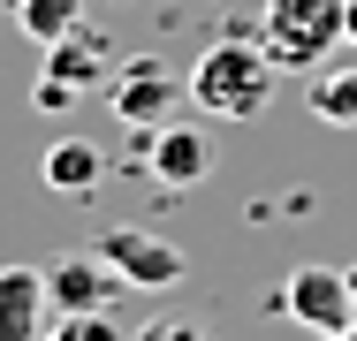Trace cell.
<instances>
[{
  "label": "cell",
  "mask_w": 357,
  "mask_h": 341,
  "mask_svg": "<svg viewBox=\"0 0 357 341\" xmlns=\"http://www.w3.org/2000/svg\"><path fill=\"white\" fill-rule=\"evenodd\" d=\"M274 76H282V61H274L259 38L228 31V38H213V46L190 61V106H198L206 122H259V114L274 106Z\"/></svg>",
  "instance_id": "6da1fadb"
},
{
  "label": "cell",
  "mask_w": 357,
  "mask_h": 341,
  "mask_svg": "<svg viewBox=\"0 0 357 341\" xmlns=\"http://www.w3.org/2000/svg\"><path fill=\"white\" fill-rule=\"evenodd\" d=\"M342 0H266L259 8V46L282 68H327L342 46Z\"/></svg>",
  "instance_id": "7a4b0ae2"
},
{
  "label": "cell",
  "mask_w": 357,
  "mask_h": 341,
  "mask_svg": "<svg viewBox=\"0 0 357 341\" xmlns=\"http://www.w3.org/2000/svg\"><path fill=\"white\" fill-rule=\"evenodd\" d=\"M175 99H190V76H175L160 54L122 61L114 84H107V106H114L122 129H160V122H175Z\"/></svg>",
  "instance_id": "3957f363"
},
{
  "label": "cell",
  "mask_w": 357,
  "mask_h": 341,
  "mask_svg": "<svg viewBox=\"0 0 357 341\" xmlns=\"http://www.w3.org/2000/svg\"><path fill=\"white\" fill-rule=\"evenodd\" d=\"M274 303H282L304 334H342V326H350L357 288H350V273H342V266H296V273L282 280Z\"/></svg>",
  "instance_id": "277c9868"
},
{
  "label": "cell",
  "mask_w": 357,
  "mask_h": 341,
  "mask_svg": "<svg viewBox=\"0 0 357 341\" xmlns=\"http://www.w3.org/2000/svg\"><path fill=\"white\" fill-rule=\"evenodd\" d=\"M137 159L152 167L160 190H198L213 175V136L198 129V122H160V129L137 136Z\"/></svg>",
  "instance_id": "5b68a950"
},
{
  "label": "cell",
  "mask_w": 357,
  "mask_h": 341,
  "mask_svg": "<svg viewBox=\"0 0 357 341\" xmlns=\"http://www.w3.org/2000/svg\"><path fill=\"white\" fill-rule=\"evenodd\" d=\"M38 273H46V303H54V311H107L114 288H130L122 273L99 258V243H91V251H54Z\"/></svg>",
  "instance_id": "8992f818"
},
{
  "label": "cell",
  "mask_w": 357,
  "mask_h": 341,
  "mask_svg": "<svg viewBox=\"0 0 357 341\" xmlns=\"http://www.w3.org/2000/svg\"><path fill=\"white\" fill-rule=\"evenodd\" d=\"M99 258L122 273L130 288H175V280L190 273V258H183L167 235H144V228H107V235H99Z\"/></svg>",
  "instance_id": "52a82bcc"
},
{
  "label": "cell",
  "mask_w": 357,
  "mask_h": 341,
  "mask_svg": "<svg viewBox=\"0 0 357 341\" xmlns=\"http://www.w3.org/2000/svg\"><path fill=\"white\" fill-rule=\"evenodd\" d=\"M114 68H122V54H114V38H107L99 23H76L69 38L46 46V76H61L69 91H99V84H114Z\"/></svg>",
  "instance_id": "ba28073f"
},
{
  "label": "cell",
  "mask_w": 357,
  "mask_h": 341,
  "mask_svg": "<svg viewBox=\"0 0 357 341\" xmlns=\"http://www.w3.org/2000/svg\"><path fill=\"white\" fill-rule=\"evenodd\" d=\"M46 273L31 266H0V341H38L46 334Z\"/></svg>",
  "instance_id": "9c48e42d"
},
{
  "label": "cell",
  "mask_w": 357,
  "mask_h": 341,
  "mask_svg": "<svg viewBox=\"0 0 357 341\" xmlns=\"http://www.w3.org/2000/svg\"><path fill=\"white\" fill-rule=\"evenodd\" d=\"M99 175H107V159H99V144H91V136H54V144H46V159H38V182H46L54 198H91V190H99Z\"/></svg>",
  "instance_id": "30bf717a"
},
{
  "label": "cell",
  "mask_w": 357,
  "mask_h": 341,
  "mask_svg": "<svg viewBox=\"0 0 357 341\" xmlns=\"http://www.w3.org/2000/svg\"><path fill=\"white\" fill-rule=\"evenodd\" d=\"M304 106H312L327 129H357V61H327L319 76H312Z\"/></svg>",
  "instance_id": "8fae6325"
},
{
  "label": "cell",
  "mask_w": 357,
  "mask_h": 341,
  "mask_svg": "<svg viewBox=\"0 0 357 341\" xmlns=\"http://www.w3.org/2000/svg\"><path fill=\"white\" fill-rule=\"evenodd\" d=\"M15 8V23H23V38H38V46H54V38H69L76 23H84V0H8Z\"/></svg>",
  "instance_id": "7c38bea8"
},
{
  "label": "cell",
  "mask_w": 357,
  "mask_h": 341,
  "mask_svg": "<svg viewBox=\"0 0 357 341\" xmlns=\"http://www.w3.org/2000/svg\"><path fill=\"white\" fill-rule=\"evenodd\" d=\"M38 341H130V326L114 319V303L107 311H54V326Z\"/></svg>",
  "instance_id": "4fadbf2b"
},
{
  "label": "cell",
  "mask_w": 357,
  "mask_h": 341,
  "mask_svg": "<svg viewBox=\"0 0 357 341\" xmlns=\"http://www.w3.org/2000/svg\"><path fill=\"white\" fill-rule=\"evenodd\" d=\"M137 341H213V334H206L198 319H152V326H144Z\"/></svg>",
  "instance_id": "5bb4252c"
},
{
  "label": "cell",
  "mask_w": 357,
  "mask_h": 341,
  "mask_svg": "<svg viewBox=\"0 0 357 341\" xmlns=\"http://www.w3.org/2000/svg\"><path fill=\"white\" fill-rule=\"evenodd\" d=\"M76 91L69 84H61V76H46V68H38V84H31V106H38V114H61V106H69Z\"/></svg>",
  "instance_id": "9a60e30c"
},
{
  "label": "cell",
  "mask_w": 357,
  "mask_h": 341,
  "mask_svg": "<svg viewBox=\"0 0 357 341\" xmlns=\"http://www.w3.org/2000/svg\"><path fill=\"white\" fill-rule=\"evenodd\" d=\"M342 31H350V46H357V0H342Z\"/></svg>",
  "instance_id": "2e32d148"
},
{
  "label": "cell",
  "mask_w": 357,
  "mask_h": 341,
  "mask_svg": "<svg viewBox=\"0 0 357 341\" xmlns=\"http://www.w3.org/2000/svg\"><path fill=\"white\" fill-rule=\"evenodd\" d=\"M312 341H357V326H342V334H312Z\"/></svg>",
  "instance_id": "e0dca14e"
},
{
  "label": "cell",
  "mask_w": 357,
  "mask_h": 341,
  "mask_svg": "<svg viewBox=\"0 0 357 341\" xmlns=\"http://www.w3.org/2000/svg\"><path fill=\"white\" fill-rule=\"evenodd\" d=\"M350 326H357V303H350Z\"/></svg>",
  "instance_id": "ac0fdd59"
},
{
  "label": "cell",
  "mask_w": 357,
  "mask_h": 341,
  "mask_svg": "<svg viewBox=\"0 0 357 341\" xmlns=\"http://www.w3.org/2000/svg\"><path fill=\"white\" fill-rule=\"evenodd\" d=\"M0 8H8V0H0Z\"/></svg>",
  "instance_id": "d6986e66"
}]
</instances>
